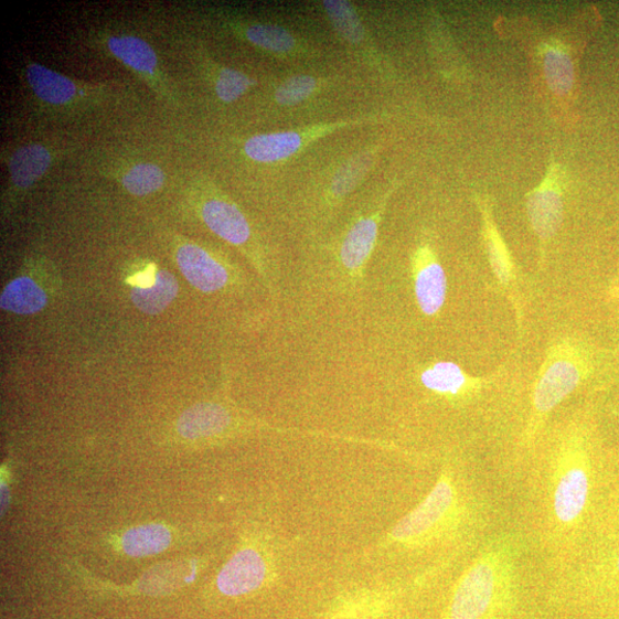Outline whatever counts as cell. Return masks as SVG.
Listing matches in <instances>:
<instances>
[{
    "mask_svg": "<svg viewBox=\"0 0 619 619\" xmlns=\"http://www.w3.org/2000/svg\"><path fill=\"white\" fill-rule=\"evenodd\" d=\"M596 483L591 429L584 419L573 418L553 431L532 474L538 535L553 567L580 551Z\"/></svg>",
    "mask_w": 619,
    "mask_h": 619,
    "instance_id": "obj_1",
    "label": "cell"
},
{
    "mask_svg": "<svg viewBox=\"0 0 619 619\" xmlns=\"http://www.w3.org/2000/svg\"><path fill=\"white\" fill-rule=\"evenodd\" d=\"M488 522L485 501L458 465L447 462L421 503L393 526L386 545L408 552L441 545L480 546Z\"/></svg>",
    "mask_w": 619,
    "mask_h": 619,
    "instance_id": "obj_2",
    "label": "cell"
},
{
    "mask_svg": "<svg viewBox=\"0 0 619 619\" xmlns=\"http://www.w3.org/2000/svg\"><path fill=\"white\" fill-rule=\"evenodd\" d=\"M523 549L514 534L483 542L457 579L441 619H503L516 598Z\"/></svg>",
    "mask_w": 619,
    "mask_h": 619,
    "instance_id": "obj_3",
    "label": "cell"
},
{
    "mask_svg": "<svg viewBox=\"0 0 619 619\" xmlns=\"http://www.w3.org/2000/svg\"><path fill=\"white\" fill-rule=\"evenodd\" d=\"M591 350L573 337L559 338L547 349L536 376L526 419L519 438L522 452L535 450L553 412L593 375Z\"/></svg>",
    "mask_w": 619,
    "mask_h": 619,
    "instance_id": "obj_4",
    "label": "cell"
},
{
    "mask_svg": "<svg viewBox=\"0 0 619 619\" xmlns=\"http://www.w3.org/2000/svg\"><path fill=\"white\" fill-rule=\"evenodd\" d=\"M19 76L34 111L47 119H77L129 96L120 83L75 79L35 62H23Z\"/></svg>",
    "mask_w": 619,
    "mask_h": 619,
    "instance_id": "obj_5",
    "label": "cell"
},
{
    "mask_svg": "<svg viewBox=\"0 0 619 619\" xmlns=\"http://www.w3.org/2000/svg\"><path fill=\"white\" fill-rule=\"evenodd\" d=\"M190 198L201 222L218 238L241 249L273 292L277 280L273 265L241 206L209 177L198 175L190 185Z\"/></svg>",
    "mask_w": 619,
    "mask_h": 619,
    "instance_id": "obj_6",
    "label": "cell"
},
{
    "mask_svg": "<svg viewBox=\"0 0 619 619\" xmlns=\"http://www.w3.org/2000/svg\"><path fill=\"white\" fill-rule=\"evenodd\" d=\"M90 45L105 56L120 63L160 100L171 108H181L179 87L161 64L156 49L146 40L129 33H117L99 29L92 33Z\"/></svg>",
    "mask_w": 619,
    "mask_h": 619,
    "instance_id": "obj_7",
    "label": "cell"
},
{
    "mask_svg": "<svg viewBox=\"0 0 619 619\" xmlns=\"http://www.w3.org/2000/svg\"><path fill=\"white\" fill-rule=\"evenodd\" d=\"M396 186L364 202L342 230L334 249L337 270L350 286L360 285L377 245L380 226Z\"/></svg>",
    "mask_w": 619,
    "mask_h": 619,
    "instance_id": "obj_8",
    "label": "cell"
},
{
    "mask_svg": "<svg viewBox=\"0 0 619 619\" xmlns=\"http://www.w3.org/2000/svg\"><path fill=\"white\" fill-rule=\"evenodd\" d=\"M212 17L221 31L232 39L281 61L313 55V50L308 42L282 25L244 17L225 9L214 10Z\"/></svg>",
    "mask_w": 619,
    "mask_h": 619,
    "instance_id": "obj_9",
    "label": "cell"
},
{
    "mask_svg": "<svg viewBox=\"0 0 619 619\" xmlns=\"http://www.w3.org/2000/svg\"><path fill=\"white\" fill-rule=\"evenodd\" d=\"M67 152L65 146L53 141L25 142L3 152L2 160L8 169L4 211H13Z\"/></svg>",
    "mask_w": 619,
    "mask_h": 619,
    "instance_id": "obj_10",
    "label": "cell"
},
{
    "mask_svg": "<svg viewBox=\"0 0 619 619\" xmlns=\"http://www.w3.org/2000/svg\"><path fill=\"white\" fill-rule=\"evenodd\" d=\"M375 122V116L318 124L292 130L254 135L242 143L243 154L260 164L287 161L303 152L312 142L335 131Z\"/></svg>",
    "mask_w": 619,
    "mask_h": 619,
    "instance_id": "obj_11",
    "label": "cell"
},
{
    "mask_svg": "<svg viewBox=\"0 0 619 619\" xmlns=\"http://www.w3.org/2000/svg\"><path fill=\"white\" fill-rule=\"evenodd\" d=\"M413 292L419 311L435 318L448 300L449 281L430 237H423L410 255Z\"/></svg>",
    "mask_w": 619,
    "mask_h": 619,
    "instance_id": "obj_12",
    "label": "cell"
},
{
    "mask_svg": "<svg viewBox=\"0 0 619 619\" xmlns=\"http://www.w3.org/2000/svg\"><path fill=\"white\" fill-rule=\"evenodd\" d=\"M564 171L553 158L542 183L526 195V213L530 225L541 246V263L545 247L554 238L564 221Z\"/></svg>",
    "mask_w": 619,
    "mask_h": 619,
    "instance_id": "obj_13",
    "label": "cell"
},
{
    "mask_svg": "<svg viewBox=\"0 0 619 619\" xmlns=\"http://www.w3.org/2000/svg\"><path fill=\"white\" fill-rule=\"evenodd\" d=\"M482 221V239L485 247L491 271L501 288L510 300L516 322L522 332L523 309L517 291V269L509 246L500 233L495 223L493 209L490 200L485 196L476 195Z\"/></svg>",
    "mask_w": 619,
    "mask_h": 619,
    "instance_id": "obj_14",
    "label": "cell"
},
{
    "mask_svg": "<svg viewBox=\"0 0 619 619\" xmlns=\"http://www.w3.org/2000/svg\"><path fill=\"white\" fill-rule=\"evenodd\" d=\"M175 260L185 279L205 294L220 292L237 280L238 274L217 252L182 241L175 248Z\"/></svg>",
    "mask_w": 619,
    "mask_h": 619,
    "instance_id": "obj_15",
    "label": "cell"
},
{
    "mask_svg": "<svg viewBox=\"0 0 619 619\" xmlns=\"http://www.w3.org/2000/svg\"><path fill=\"white\" fill-rule=\"evenodd\" d=\"M500 372L490 376H476L451 361H436L424 366L419 373L420 385L430 394L449 403L461 404L473 401L493 385Z\"/></svg>",
    "mask_w": 619,
    "mask_h": 619,
    "instance_id": "obj_16",
    "label": "cell"
},
{
    "mask_svg": "<svg viewBox=\"0 0 619 619\" xmlns=\"http://www.w3.org/2000/svg\"><path fill=\"white\" fill-rule=\"evenodd\" d=\"M377 151L378 147L374 143L337 164L321 193L316 210L317 218H328L352 192H355L375 163Z\"/></svg>",
    "mask_w": 619,
    "mask_h": 619,
    "instance_id": "obj_17",
    "label": "cell"
},
{
    "mask_svg": "<svg viewBox=\"0 0 619 619\" xmlns=\"http://www.w3.org/2000/svg\"><path fill=\"white\" fill-rule=\"evenodd\" d=\"M269 576L268 558L254 547H245L228 559L217 576L216 586L223 596L238 598L257 591Z\"/></svg>",
    "mask_w": 619,
    "mask_h": 619,
    "instance_id": "obj_18",
    "label": "cell"
},
{
    "mask_svg": "<svg viewBox=\"0 0 619 619\" xmlns=\"http://www.w3.org/2000/svg\"><path fill=\"white\" fill-rule=\"evenodd\" d=\"M191 62L218 103L230 105L247 95L257 82L245 72L225 66L204 49L193 46Z\"/></svg>",
    "mask_w": 619,
    "mask_h": 619,
    "instance_id": "obj_19",
    "label": "cell"
},
{
    "mask_svg": "<svg viewBox=\"0 0 619 619\" xmlns=\"http://www.w3.org/2000/svg\"><path fill=\"white\" fill-rule=\"evenodd\" d=\"M232 416L227 407L215 402L199 403L183 413L179 433L191 440L211 439L225 434Z\"/></svg>",
    "mask_w": 619,
    "mask_h": 619,
    "instance_id": "obj_20",
    "label": "cell"
},
{
    "mask_svg": "<svg viewBox=\"0 0 619 619\" xmlns=\"http://www.w3.org/2000/svg\"><path fill=\"white\" fill-rule=\"evenodd\" d=\"M110 179L134 196H147L161 191L167 182L164 170L147 161H129L110 168Z\"/></svg>",
    "mask_w": 619,
    "mask_h": 619,
    "instance_id": "obj_21",
    "label": "cell"
},
{
    "mask_svg": "<svg viewBox=\"0 0 619 619\" xmlns=\"http://www.w3.org/2000/svg\"><path fill=\"white\" fill-rule=\"evenodd\" d=\"M389 591H364L350 595L328 611L325 619H385L392 609Z\"/></svg>",
    "mask_w": 619,
    "mask_h": 619,
    "instance_id": "obj_22",
    "label": "cell"
},
{
    "mask_svg": "<svg viewBox=\"0 0 619 619\" xmlns=\"http://www.w3.org/2000/svg\"><path fill=\"white\" fill-rule=\"evenodd\" d=\"M322 8L325 10L334 31L349 46L362 53L369 51L371 54L373 45L355 8L348 2H342V0H328V2L322 3Z\"/></svg>",
    "mask_w": 619,
    "mask_h": 619,
    "instance_id": "obj_23",
    "label": "cell"
},
{
    "mask_svg": "<svg viewBox=\"0 0 619 619\" xmlns=\"http://www.w3.org/2000/svg\"><path fill=\"white\" fill-rule=\"evenodd\" d=\"M180 285L172 274L160 270L150 286H136L131 291V300L137 309L146 314L163 312L179 295Z\"/></svg>",
    "mask_w": 619,
    "mask_h": 619,
    "instance_id": "obj_24",
    "label": "cell"
},
{
    "mask_svg": "<svg viewBox=\"0 0 619 619\" xmlns=\"http://www.w3.org/2000/svg\"><path fill=\"white\" fill-rule=\"evenodd\" d=\"M46 303V292L29 277H19L11 281L0 297V308L17 314L38 313Z\"/></svg>",
    "mask_w": 619,
    "mask_h": 619,
    "instance_id": "obj_25",
    "label": "cell"
},
{
    "mask_svg": "<svg viewBox=\"0 0 619 619\" xmlns=\"http://www.w3.org/2000/svg\"><path fill=\"white\" fill-rule=\"evenodd\" d=\"M544 72L555 95L566 96L570 93L575 82V70L566 46L559 43L545 45Z\"/></svg>",
    "mask_w": 619,
    "mask_h": 619,
    "instance_id": "obj_26",
    "label": "cell"
},
{
    "mask_svg": "<svg viewBox=\"0 0 619 619\" xmlns=\"http://www.w3.org/2000/svg\"><path fill=\"white\" fill-rule=\"evenodd\" d=\"M328 81L309 74H297L279 82L273 92L274 102L281 107L305 104L318 96Z\"/></svg>",
    "mask_w": 619,
    "mask_h": 619,
    "instance_id": "obj_27",
    "label": "cell"
},
{
    "mask_svg": "<svg viewBox=\"0 0 619 619\" xmlns=\"http://www.w3.org/2000/svg\"><path fill=\"white\" fill-rule=\"evenodd\" d=\"M171 543L169 530L161 524L132 527L122 537V547L130 556L154 555L166 551Z\"/></svg>",
    "mask_w": 619,
    "mask_h": 619,
    "instance_id": "obj_28",
    "label": "cell"
},
{
    "mask_svg": "<svg viewBox=\"0 0 619 619\" xmlns=\"http://www.w3.org/2000/svg\"><path fill=\"white\" fill-rule=\"evenodd\" d=\"M559 583L573 581L584 579L593 576H609L612 579L619 580V546L612 549L607 557L604 556L599 564L591 566L580 564H566L555 567Z\"/></svg>",
    "mask_w": 619,
    "mask_h": 619,
    "instance_id": "obj_29",
    "label": "cell"
},
{
    "mask_svg": "<svg viewBox=\"0 0 619 619\" xmlns=\"http://www.w3.org/2000/svg\"><path fill=\"white\" fill-rule=\"evenodd\" d=\"M607 299L610 301L619 300V275L609 284L607 288Z\"/></svg>",
    "mask_w": 619,
    "mask_h": 619,
    "instance_id": "obj_30",
    "label": "cell"
},
{
    "mask_svg": "<svg viewBox=\"0 0 619 619\" xmlns=\"http://www.w3.org/2000/svg\"><path fill=\"white\" fill-rule=\"evenodd\" d=\"M616 506L619 509V463H618V474H617V485L613 493Z\"/></svg>",
    "mask_w": 619,
    "mask_h": 619,
    "instance_id": "obj_31",
    "label": "cell"
},
{
    "mask_svg": "<svg viewBox=\"0 0 619 619\" xmlns=\"http://www.w3.org/2000/svg\"><path fill=\"white\" fill-rule=\"evenodd\" d=\"M618 413H619V409H618Z\"/></svg>",
    "mask_w": 619,
    "mask_h": 619,
    "instance_id": "obj_32",
    "label": "cell"
}]
</instances>
